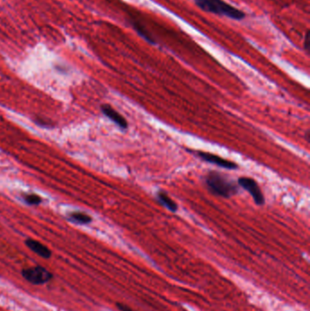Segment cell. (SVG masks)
<instances>
[{
    "label": "cell",
    "instance_id": "obj_1",
    "mask_svg": "<svg viewBox=\"0 0 310 311\" xmlns=\"http://www.w3.org/2000/svg\"><path fill=\"white\" fill-rule=\"evenodd\" d=\"M207 189L214 195L228 198L238 192L237 184L224 174L217 171H210L205 177Z\"/></svg>",
    "mask_w": 310,
    "mask_h": 311
},
{
    "label": "cell",
    "instance_id": "obj_2",
    "mask_svg": "<svg viewBox=\"0 0 310 311\" xmlns=\"http://www.w3.org/2000/svg\"><path fill=\"white\" fill-rule=\"evenodd\" d=\"M195 2L204 11L224 16L228 19L242 20L246 17L243 11L227 4L224 0H195Z\"/></svg>",
    "mask_w": 310,
    "mask_h": 311
},
{
    "label": "cell",
    "instance_id": "obj_3",
    "mask_svg": "<svg viewBox=\"0 0 310 311\" xmlns=\"http://www.w3.org/2000/svg\"><path fill=\"white\" fill-rule=\"evenodd\" d=\"M22 277L33 285H44L52 280V273L41 266H35L22 270Z\"/></svg>",
    "mask_w": 310,
    "mask_h": 311
},
{
    "label": "cell",
    "instance_id": "obj_4",
    "mask_svg": "<svg viewBox=\"0 0 310 311\" xmlns=\"http://www.w3.org/2000/svg\"><path fill=\"white\" fill-rule=\"evenodd\" d=\"M237 184L247 191H249L256 205L262 206L265 203V198L262 193L261 189L259 188L255 179L249 177H241L238 178Z\"/></svg>",
    "mask_w": 310,
    "mask_h": 311
},
{
    "label": "cell",
    "instance_id": "obj_5",
    "mask_svg": "<svg viewBox=\"0 0 310 311\" xmlns=\"http://www.w3.org/2000/svg\"><path fill=\"white\" fill-rule=\"evenodd\" d=\"M197 156L201 159H203L204 161H206V162L211 163V164H214V165L219 166L220 168H223V169H225V170H236V169L238 168V166L235 162L230 161V160H227V159H223V158H220L219 156H217V155L212 154V153L198 151Z\"/></svg>",
    "mask_w": 310,
    "mask_h": 311
},
{
    "label": "cell",
    "instance_id": "obj_6",
    "mask_svg": "<svg viewBox=\"0 0 310 311\" xmlns=\"http://www.w3.org/2000/svg\"><path fill=\"white\" fill-rule=\"evenodd\" d=\"M102 113L106 116H108L111 121L116 124L121 129H127L128 127V123L127 119L122 116L120 113H118L115 109H113L109 104H105L101 106Z\"/></svg>",
    "mask_w": 310,
    "mask_h": 311
},
{
    "label": "cell",
    "instance_id": "obj_7",
    "mask_svg": "<svg viewBox=\"0 0 310 311\" xmlns=\"http://www.w3.org/2000/svg\"><path fill=\"white\" fill-rule=\"evenodd\" d=\"M26 245L29 250H32L34 253H36L37 255L41 256L43 258H49L52 255L51 251L47 246L43 245L41 242L35 239H31V238L27 239Z\"/></svg>",
    "mask_w": 310,
    "mask_h": 311
},
{
    "label": "cell",
    "instance_id": "obj_8",
    "mask_svg": "<svg viewBox=\"0 0 310 311\" xmlns=\"http://www.w3.org/2000/svg\"><path fill=\"white\" fill-rule=\"evenodd\" d=\"M157 199L163 207L168 208L171 212H176L177 211L178 207H177L176 202L174 201L167 194L166 191L159 190L157 193Z\"/></svg>",
    "mask_w": 310,
    "mask_h": 311
},
{
    "label": "cell",
    "instance_id": "obj_9",
    "mask_svg": "<svg viewBox=\"0 0 310 311\" xmlns=\"http://www.w3.org/2000/svg\"><path fill=\"white\" fill-rule=\"evenodd\" d=\"M68 220H70L71 222L77 223L79 225H85V224H89L92 221V218L87 215V214L83 213V212H72L69 214L67 217Z\"/></svg>",
    "mask_w": 310,
    "mask_h": 311
},
{
    "label": "cell",
    "instance_id": "obj_10",
    "mask_svg": "<svg viewBox=\"0 0 310 311\" xmlns=\"http://www.w3.org/2000/svg\"><path fill=\"white\" fill-rule=\"evenodd\" d=\"M131 24H132V27L134 28L135 30L137 31V33L141 37H144V39L146 40L147 42H149L150 44L156 43V40L154 39V37L151 36V34L148 31L146 30V28L143 25L140 24V22H138L136 20H132Z\"/></svg>",
    "mask_w": 310,
    "mask_h": 311
},
{
    "label": "cell",
    "instance_id": "obj_11",
    "mask_svg": "<svg viewBox=\"0 0 310 311\" xmlns=\"http://www.w3.org/2000/svg\"><path fill=\"white\" fill-rule=\"evenodd\" d=\"M23 199L28 205H32V206H37L42 202V198L36 194H25L23 196Z\"/></svg>",
    "mask_w": 310,
    "mask_h": 311
},
{
    "label": "cell",
    "instance_id": "obj_12",
    "mask_svg": "<svg viewBox=\"0 0 310 311\" xmlns=\"http://www.w3.org/2000/svg\"><path fill=\"white\" fill-rule=\"evenodd\" d=\"M116 307L118 308V310L120 311H134L131 308H129L128 306L124 305V304H121V303H117Z\"/></svg>",
    "mask_w": 310,
    "mask_h": 311
}]
</instances>
